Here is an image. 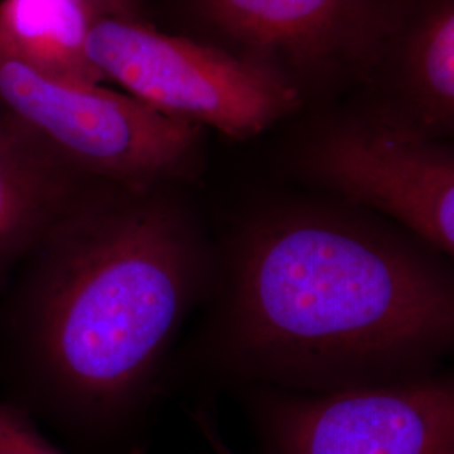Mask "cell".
I'll return each mask as SVG.
<instances>
[{
	"label": "cell",
	"mask_w": 454,
	"mask_h": 454,
	"mask_svg": "<svg viewBox=\"0 0 454 454\" xmlns=\"http://www.w3.org/2000/svg\"><path fill=\"white\" fill-rule=\"evenodd\" d=\"M98 16L125 20H146L142 0H82Z\"/></svg>",
	"instance_id": "obj_12"
},
{
	"label": "cell",
	"mask_w": 454,
	"mask_h": 454,
	"mask_svg": "<svg viewBox=\"0 0 454 454\" xmlns=\"http://www.w3.org/2000/svg\"><path fill=\"white\" fill-rule=\"evenodd\" d=\"M202 352L217 372L322 394L433 372L454 352V273L356 211L278 206L217 246Z\"/></svg>",
	"instance_id": "obj_1"
},
{
	"label": "cell",
	"mask_w": 454,
	"mask_h": 454,
	"mask_svg": "<svg viewBox=\"0 0 454 454\" xmlns=\"http://www.w3.org/2000/svg\"><path fill=\"white\" fill-rule=\"evenodd\" d=\"M258 392L253 418L268 454H454V371L322 394Z\"/></svg>",
	"instance_id": "obj_6"
},
{
	"label": "cell",
	"mask_w": 454,
	"mask_h": 454,
	"mask_svg": "<svg viewBox=\"0 0 454 454\" xmlns=\"http://www.w3.org/2000/svg\"><path fill=\"white\" fill-rule=\"evenodd\" d=\"M174 187L98 180L2 292L4 369L69 427L105 434L133 419L182 325L211 296L217 246Z\"/></svg>",
	"instance_id": "obj_2"
},
{
	"label": "cell",
	"mask_w": 454,
	"mask_h": 454,
	"mask_svg": "<svg viewBox=\"0 0 454 454\" xmlns=\"http://www.w3.org/2000/svg\"><path fill=\"white\" fill-rule=\"evenodd\" d=\"M0 110L91 179L148 189L194 179L202 129L123 91L52 78L0 41Z\"/></svg>",
	"instance_id": "obj_4"
},
{
	"label": "cell",
	"mask_w": 454,
	"mask_h": 454,
	"mask_svg": "<svg viewBox=\"0 0 454 454\" xmlns=\"http://www.w3.org/2000/svg\"><path fill=\"white\" fill-rule=\"evenodd\" d=\"M97 17L82 0H0V41L52 78L103 86L88 54Z\"/></svg>",
	"instance_id": "obj_10"
},
{
	"label": "cell",
	"mask_w": 454,
	"mask_h": 454,
	"mask_svg": "<svg viewBox=\"0 0 454 454\" xmlns=\"http://www.w3.org/2000/svg\"><path fill=\"white\" fill-rule=\"evenodd\" d=\"M232 52L294 82L339 66L377 61L406 7L401 0H191Z\"/></svg>",
	"instance_id": "obj_7"
},
{
	"label": "cell",
	"mask_w": 454,
	"mask_h": 454,
	"mask_svg": "<svg viewBox=\"0 0 454 454\" xmlns=\"http://www.w3.org/2000/svg\"><path fill=\"white\" fill-rule=\"evenodd\" d=\"M0 454H65L35 427L27 411L0 401Z\"/></svg>",
	"instance_id": "obj_11"
},
{
	"label": "cell",
	"mask_w": 454,
	"mask_h": 454,
	"mask_svg": "<svg viewBox=\"0 0 454 454\" xmlns=\"http://www.w3.org/2000/svg\"><path fill=\"white\" fill-rule=\"evenodd\" d=\"M387 51L395 91L387 112L454 144V0L406 9Z\"/></svg>",
	"instance_id": "obj_9"
},
{
	"label": "cell",
	"mask_w": 454,
	"mask_h": 454,
	"mask_svg": "<svg viewBox=\"0 0 454 454\" xmlns=\"http://www.w3.org/2000/svg\"><path fill=\"white\" fill-rule=\"evenodd\" d=\"M298 165L325 191L389 217L454 261L451 142L377 110L320 127L301 146Z\"/></svg>",
	"instance_id": "obj_5"
},
{
	"label": "cell",
	"mask_w": 454,
	"mask_h": 454,
	"mask_svg": "<svg viewBox=\"0 0 454 454\" xmlns=\"http://www.w3.org/2000/svg\"><path fill=\"white\" fill-rule=\"evenodd\" d=\"M95 182L0 110V294L20 261Z\"/></svg>",
	"instance_id": "obj_8"
},
{
	"label": "cell",
	"mask_w": 454,
	"mask_h": 454,
	"mask_svg": "<svg viewBox=\"0 0 454 454\" xmlns=\"http://www.w3.org/2000/svg\"><path fill=\"white\" fill-rule=\"evenodd\" d=\"M88 54L105 82L150 110L234 140L258 137L301 106L285 73L146 20L97 17Z\"/></svg>",
	"instance_id": "obj_3"
},
{
	"label": "cell",
	"mask_w": 454,
	"mask_h": 454,
	"mask_svg": "<svg viewBox=\"0 0 454 454\" xmlns=\"http://www.w3.org/2000/svg\"><path fill=\"white\" fill-rule=\"evenodd\" d=\"M197 421L200 426V433L202 436L207 441V444L211 446L212 453L214 454H238L232 451L226 444V441L219 434V431L212 426L211 418L206 414L197 416Z\"/></svg>",
	"instance_id": "obj_13"
}]
</instances>
